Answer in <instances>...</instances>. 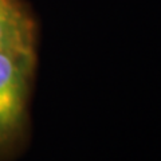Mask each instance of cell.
Masks as SVG:
<instances>
[{
  "mask_svg": "<svg viewBox=\"0 0 161 161\" xmlns=\"http://www.w3.org/2000/svg\"><path fill=\"white\" fill-rule=\"evenodd\" d=\"M35 63V48L0 50V157L23 136Z\"/></svg>",
  "mask_w": 161,
  "mask_h": 161,
  "instance_id": "obj_1",
  "label": "cell"
},
{
  "mask_svg": "<svg viewBox=\"0 0 161 161\" xmlns=\"http://www.w3.org/2000/svg\"><path fill=\"white\" fill-rule=\"evenodd\" d=\"M35 48V23L19 0H0V50Z\"/></svg>",
  "mask_w": 161,
  "mask_h": 161,
  "instance_id": "obj_2",
  "label": "cell"
}]
</instances>
